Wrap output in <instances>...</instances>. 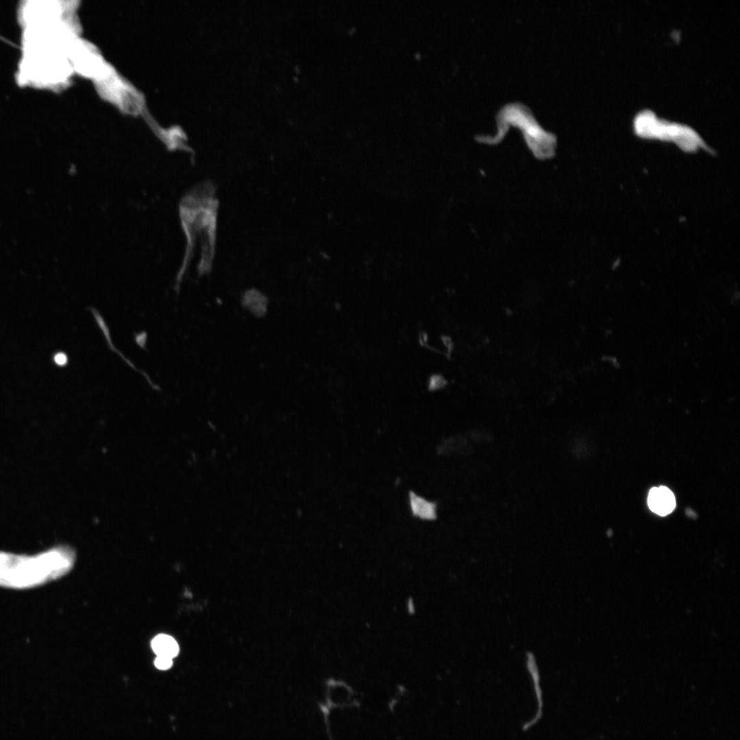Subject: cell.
<instances>
[{
	"label": "cell",
	"instance_id": "obj_7",
	"mask_svg": "<svg viewBox=\"0 0 740 740\" xmlns=\"http://www.w3.org/2000/svg\"><path fill=\"white\" fill-rule=\"evenodd\" d=\"M89 309H90L92 314L93 315L97 325L99 327L100 330H101V332H102V333H103V336H104V337H105V338L106 340V342L108 343V345L109 348L112 352H116L119 356H121L123 359V360L125 362H126L132 369H134L136 371H140V373H142V371H140L138 369H136L135 367V366L132 364V362H130L128 359H127L115 347V346L113 345L112 341V338H111V336H110V329H109L106 322L105 321L103 317L101 316V314L99 313V312L96 308H95L93 307H90ZM143 375H144V374H143Z\"/></svg>",
	"mask_w": 740,
	"mask_h": 740
},
{
	"label": "cell",
	"instance_id": "obj_2",
	"mask_svg": "<svg viewBox=\"0 0 740 740\" xmlns=\"http://www.w3.org/2000/svg\"><path fill=\"white\" fill-rule=\"evenodd\" d=\"M75 560V552L58 546L35 555L0 552V587L26 589L66 574Z\"/></svg>",
	"mask_w": 740,
	"mask_h": 740
},
{
	"label": "cell",
	"instance_id": "obj_9",
	"mask_svg": "<svg viewBox=\"0 0 740 740\" xmlns=\"http://www.w3.org/2000/svg\"><path fill=\"white\" fill-rule=\"evenodd\" d=\"M154 665L159 669L166 670L171 667L173 659L164 656H156Z\"/></svg>",
	"mask_w": 740,
	"mask_h": 740
},
{
	"label": "cell",
	"instance_id": "obj_1",
	"mask_svg": "<svg viewBox=\"0 0 740 740\" xmlns=\"http://www.w3.org/2000/svg\"><path fill=\"white\" fill-rule=\"evenodd\" d=\"M178 210L186 245L175 279L177 293L192 263H195L199 276L208 274L212 268L217 217V201L212 187L208 183L195 186L182 197Z\"/></svg>",
	"mask_w": 740,
	"mask_h": 740
},
{
	"label": "cell",
	"instance_id": "obj_3",
	"mask_svg": "<svg viewBox=\"0 0 740 740\" xmlns=\"http://www.w3.org/2000/svg\"><path fill=\"white\" fill-rule=\"evenodd\" d=\"M22 73L33 82L52 84L66 75L67 63L64 54L49 52H27Z\"/></svg>",
	"mask_w": 740,
	"mask_h": 740
},
{
	"label": "cell",
	"instance_id": "obj_6",
	"mask_svg": "<svg viewBox=\"0 0 740 740\" xmlns=\"http://www.w3.org/2000/svg\"><path fill=\"white\" fill-rule=\"evenodd\" d=\"M409 501L412 513L416 517L426 520L436 517V507L432 502L414 493L410 494Z\"/></svg>",
	"mask_w": 740,
	"mask_h": 740
},
{
	"label": "cell",
	"instance_id": "obj_11",
	"mask_svg": "<svg viewBox=\"0 0 740 740\" xmlns=\"http://www.w3.org/2000/svg\"><path fill=\"white\" fill-rule=\"evenodd\" d=\"M55 360L59 365H64L67 362V356L64 353H59L55 356Z\"/></svg>",
	"mask_w": 740,
	"mask_h": 740
},
{
	"label": "cell",
	"instance_id": "obj_8",
	"mask_svg": "<svg viewBox=\"0 0 740 740\" xmlns=\"http://www.w3.org/2000/svg\"><path fill=\"white\" fill-rule=\"evenodd\" d=\"M244 301L252 312L262 314L266 308L267 301L262 295L255 291L246 293Z\"/></svg>",
	"mask_w": 740,
	"mask_h": 740
},
{
	"label": "cell",
	"instance_id": "obj_10",
	"mask_svg": "<svg viewBox=\"0 0 740 740\" xmlns=\"http://www.w3.org/2000/svg\"><path fill=\"white\" fill-rule=\"evenodd\" d=\"M147 334L145 332H141L135 334V341L137 345L143 349H145Z\"/></svg>",
	"mask_w": 740,
	"mask_h": 740
},
{
	"label": "cell",
	"instance_id": "obj_4",
	"mask_svg": "<svg viewBox=\"0 0 740 740\" xmlns=\"http://www.w3.org/2000/svg\"><path fill=\"white\" fill-rule=\"evenodd\" d=\"M648 504L652 511L661 516L669 514L676 506L674 493L665 486L652 488L648 497Z\"/></svg>",
	"mask_w": 740,
	"mask_h": 740
},
{
	"label": "cell",
	"instance_id": "obj_5",
	"mask_svg": "<svg viewBox=\"0 0 740 740\" xmlns=\"http://www.w3.org/2000/svg\"><path fill=\"white\" fill-rule=\"evenodd\" d=\"M151 648L157 656L173 658L177 656L180 648L175 639L170 635L160 634L151 641Z\"/></svg>",
	"mask_w": 740,
	"mask_h": 740
}]
</instances>
